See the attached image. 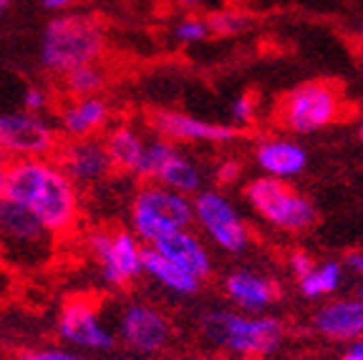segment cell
I'll list each match as a JSON object with an SVG mask.
<instances>
[{
  "label": "cell",
  "mask_w": 363,
  "mask_h": 360,
  "mask_svg": "<svg viewBox=\"0 0 363 360\" xmlns=\"http://www.w3.org/2000/svg\"><path fill=\"white\" fill-rule=\"evenodd\" d=\"M6 197L30 209L58 240L79 230V186L56 157L13 159L6 171Z\"/></svg>",
  "instance_id": "6da1fadb"
},
{
  "label": "cell",
  "mask_w": 363,
  "mask_h": 360,
  "mask_svg": "<svg viewBox=\"0 0 363 360\" xmlns=\"http://www.w3.org/2000/svg\"><path fill=\"white\" fill-rule=\"evenodd\" d=\"M199 325L215 348L242 360H262L283 343V322L265 313L250 315L242 310H204Z\"/></svg>",
  "instance_id": "7a4b0ae2"
},
{
  "label": "cell",
  "mask_w": 363,
  "mask_h": 360,
  "mask_svg": "<svg viewBox=\"0 0 363 360\" xmlns=\"http://www.w3.org/2000/svg\"><path fill=\"white\" fill-rule=\"evenodd\" d=\"M58 237L30 209L0 197V259L21 270H38L56 254Z\"/></svg>",
  "instance_id": "3957f363"
},
{
  "label": "cell",
  "mask_w": 363,
  "mask_h": 360,
  "mask_svg": "<svg viewBox=\"0 0 363 360\" xmlns=\"http://www.w3.org/2000/svg\"><path fill=\"white\" fill-rule=\"evenodd\" d=\"M104 28L96 18L61 16L48 23L40 43V63L51 74L66 76L79 66L96 63L104 53Z\"/></svg>",
  "instance_id": "277c9868"
},
{
  "label": "cell",
  "mask_w": 363,
  "mask_h": 360,
  "mask_svg": "<svg viewBox=\"0 0 363 360\" xmlns=\"http://www.w3.org/2000/svg\"><path fill=\"white\" fill-rule=\"evenodd\" d=\"M194 225V199L157 181H144L131 199V227L144 244Z\"/></svg>",
  "instance_id": "5b68a950"
},
{
  "label": "cell",
  "mask_w": 363,
  "mask_h": 360,
  "mask_svg": "<svg viewBox=\"0 0 363 360\" xmlns=\"http://www.w3.org/2000/svg\"><path fill=\"white\" fill-rule=\"evenodd\" d=\"M343 94L328 81H306L283 96L275 108V124L288 134H318L343 116Z\"/></svg>",
  "instance_id": "8992f818"
},
{
  "label": "cell",
  "mask_w": 363,
  "mask_h": 360,
  "mask_svg": "<svg viewBox=\"0 0 363 360\" xmlns=\"http://www.w3.org/2000/svg\"><path fill=\"white\" fill-rule=\"evenodd\" d=\"M245 199L267 225L280 232L301 235L318 225V209L306 194L295 191L285 179L257 176L245 184Z\"/></svg>",
  "instance_id": "52a82bcc"
},
{
  "label": "cell",
  "mask_w": 363,
  "mask_h": 360,
  "mask_svg": "<svg viewBox=\"0 0 363 360\" xmlns=\"http://www.w3.org/2000/svg\"><path fill=\"white\" fill-rule=\"evenodd\" d=\"M86 247L96 259L104 280L111 287H126L144 275V249L147 244L129 230L101 227L86 235Z\"/></svg>",
  "instance_id": "ba28073f"
},
{
  "label": "cell",
  "mask_w": 363,
  "mask_h": 360,
  "mask_svg": "<svg viewBox=\"0 0 363 360\" xmlns=\"http://www.w3.org/2000/svg\"><path fill=\"white\" fill-rule=\"evenodd\" d=\"M194 222L212 242L227 254H240L250 247V227L240 217L235 204L220 191H199L194 194Z\"/></svg>",
  "instance_id": "9c48e42d"
},
{
  "label": "cell",
  "mask_w": 363,
  "mask_h": 360,
  "mask_svg": "<svg viewBox=\"0 0 363 360\" xmlns=\"http://www.w3.org/2000/svg\"><path fill=\"white\" fill-rule=\"evenodd\" d=\"M0 149L8 159L53 157L58 149V136L53 126L38 113H3L0 116Z\"/></svg>",
  "instance_id": "30bf717a"
},
{
  "label": "cell",
  "mask_w": 363,
  "mask_h": 360,
  "mask_svg": "<svg viewBox=\"0 0 363 360\" xmlns=\"http://www.w3.org/2000/svg\"><path fill=\"white\" fill-rule=\"evenodd\" d=\"M56 330L61 340L89 350H108L116 340L99 315V303L86 295H74L61 305Z\"/></svg>",
  "instance_id": "8fae6325"
},
{
  "label": "cell",
  "mask_w": 363,
  "mask_h": 360,
  "mask_svg": "<svg viewBox=\"0 0 363 360\" xmlns=\"http://www.w3.org/2000/svg\"><path fill=\"white\" fill-rule=\"evenodd\" d=\"M53 157L61 164V169L76 181V186L96 184V181L106 179L113 171L106 144L99 141L96 136H91V139L63 141V144H58Z\"/></svg>",
  "instance_id": "7c38bea8"
},
{
  "label": "cell",
  "mask_w": 363,
  "mask_h": 360,
  "mask_svg": "<svg viewBox=\"0 0 363 360\" xmlns=\"http://www.w3.org/2000/svg\"><path fill=\"white\" fill-rule=\"evenodd\" d=\"M119 335L131 350L144 355H154L167 348L172 335V325L162 310L152 308L147 303H131L121 313Z\"/></svg>",
  "instance_id": "4fadbf2b"
},
{
  "label": "cell",
  "mask_w": 363,
  "mask_h": 360,
  "mask_svg": "<svg viewBox=\"0 0 363 360\" xmlns=\"http://www.w3.org/2000/svg\"><path fill=\"white\" fill-rule=\"evenodd\" d=\"M149 126L162 139L169 141H204V144H227L240 136L238 126L212 124L204 118L189 116L179 111H154L149 116Z\"/></svg>",
  "instance_id": "5bb4252c"
},
{
  "label": "cell",
  "mask_w": 363,
  "mask_h": 360,
  "mask_svg": "<svg viewBox=\"0 0 363 360\" xmlns=\"http://www.w3.org/2000/svg\"><path fill=\"white\" fill-rule=\"evenodd\" d=\"M222 287H225L227 300L238 310H242V313H250V315H262L283 295L280 293V285L272 277H265L252 270L230 272L225 277V282H222Z\"/></svg>",
  "instance_id": "9a60e30c"
},
{
  "label": "cell",
  "mask_w": 363,
  "mask_h": 360,
  "mask_svg": "<svg viewBox=\"0 0 363 360\" xmlns=\"http://www.w3.org/2000/svg\"><path fill=\"white\" fill-rule=\"evenodd\" d=\"M252 159L260 167L262 174L275 179H295L308 167V152L283 136H262L252 147Z\"/></svg>",
  "instance_id": "2e32d148"
},
{
  "label": "cell",
  "mask_w": 363,
  "mask_h": 360,
  "mask_svg": "<svg viewBox=\"0 0 363 360\" xmlns=\"http://www.w3.org/2000/svg\"><path fill=\"white\" fill-rule=\"evenodd\" d=\"M313 325L323 338L333 343H356L363 338V300L358 298H343L323 305L315 310Z\"/></svg>",
  "instance_id": "e0dca14e"
},
{
  "label": "cell",
  "mask_w": 363,
  "mask_h": 360,
  "mask_svg": "<svg viewBox=\"0 0 363 360\" xmlns=\"http://www.w3.org/2000/svg\"><path fill=\"white\" fill-rule=\"evenodd\" d=\"M149 247L159 249V252L169 257L172 262H177L179 267H184L187 272H192L199 280H207L212 275V257L207 252V247L202 244L197 235L192 230H177L172 235L162 237L159 242L149 244Z\"/></svg>",
  "instance_id": "ac0fdd59"
},
{
  "label": "cell",
  "mask_w": 363,
  "mask_h": 360,
  "mask_svg": "<svg viewBox=\"0 0 363 360\" xmlns=\"http://www.w3.org/2000/svg\"><path fill=\"white\" fill-rule=\"evenodd\" d=\"M108 116L111 111L101 96L71 99L61 111V131L66 139H91L106 129Z\"/></svg>",
  "instance_id": "d6986e66"
},
{
  "label": "cell",
  "mask_w": 363,
  "mask_h": 360,
  "mask_svg": "<svg viewBox=\"0 0 363 360\" xmlns=\"http://www.w3.org/2000/svg\"><path fill=\"white\" fill-rule=\"evenodd\" d=\"M104 144H106V152L111 157L113 171L139 176V169H142L144 154H147V144H149L139 131L131 129V126H116V129H111L106 134Z\"/></svg>",
  "instance_id": "ffe728a7"
},
{
  "label": "cell",
  "mask_w": 363,
  "mask_h": 360,
  "mask_svg": "<svg viewBox=\"0 0 363 360\" xmlns=\"http://www.w3.org/2000/svg\"><path fill=\"white\" fill-rule=\"evenodd\" d=\"M144 275L157 280L164 290H169L174 295H194L202 287L199 277H194L192 272H187L177 262H172L169 257H164L159 249L149 247V244L144 249Z\"/></svg>",
  "instance_id": "44dd1931"
},
{
  "label": "cell",
  "mask_w": 363,
  "mask_h": 360,
  "mask_svg": "<svg viewBox=\"0 0 363 360\" xmlns=\"http://www.w3.org/2000/svg\"><path fill=\"white\" fill-rule=\"evenodd\" d=\"M152 181L164 184V186H169V189L182 191V194H189V197H192V194H199L202 174H199V169L194 167L192 159H187L184 154L177 152V149H172Z\"/></svg>",
  "instance_id": "7402d4cb"
},
{
  "label": "cell",
  "mask_w": 363,
  "mask_h": 360,
  "mask_svg": "<svg viewBox=\"0 0 363 360\" xmlns=\"http://www.w3.org/2000/svg\"><path fill=\"white\" fill-rule=\"evenodd\" d=\"M343 262H335V259H325V262H318L306 277L298 280V290L306 295L308 300H320L333 295L335 290L343 282Z\"/></svg>",
  "instance_id": "603a6c76"
},
{
  "label": "cell",
  "mask_w": 363,
  "mask_h": 360,
  "mask_svg": "<svg viewBox=\"0 0 363 360\" xmlns=\"http://www.w3.org/2000/svg\"><path fill=\"white\" fill-rule=\"evenodd\" d=\"M104 84H106V76H104L101 68H96L94 63L79 66L63 76V86H66V94L71 96V99L99 96V91L104 89Z\"/></svg>",
  "instance_id": "cb8c5ba5"
},
{
  "label": "cell",
  "mask_w": 363,
  "mask_h": 360,
  "mask_svg": "<svg viewBox=\"0 0 363 360\" xmlns=\"http://www.w3.org/2000/svg\"><path fill=\"white\" fill-rule=\"evenodd\" d=\"M207 26H210V33H240L250 26V18L240 13H215L207 18Z\"/></svg>",
  "instance_id": "d4e9b609"
},
{
  "label": "cell",
  "mask_w": 363,
  "mask_h": 360,
  "mask_svg": "<svg viewBox=\"0 0 363 360\" xmlns=\"http://www.w3.org/2000/svg\"><path fill=\"white\" fill-rule=\"evenodd\" d=\"M174 35L182 43H199L210 35V26H207V21H199V18H187L177 26Z\"/></svg>",
  "instance_id": "484cf974"
},
{
  "label": "cell",
  "mask_w": 363,
  "mask_h": 360,
  "mask_svg": "<svg viewBox=\"0 0 363 360\" xmlns=\"http://www.w3.org/2000/svg\"><path fill=\"white\" fill-rule=\"evenodd\" d=\"M255 111H257L255 99H252V96H240V99L233 101V108H230V113H233V124L250 126L252 121H255Z\"/></svg>",
  "instance_id": "4316f807"
},
{
  "label": "cell",
  "mask_w": 363,
  "mask_h": 360,
  "mask_svg": "<svg viewBox=\"0 0 363 360\" xmlns=\"http://www.w3.org/2000/svg\"><path fill=\"white\" fill-rule=\"evenodd\" d=\"M315 265H318V262L313 259L311 252H306V249H293V252H290V257H288V267H290V272L295 275V280L306 277Z\"/></svg>",
  "instance_id": "83f0119b"
},
{
  "label": "cell",
  "mask_w": 363,
  "mask_h": 360,
  "mask_svg": "<svg viewBox=\"0 0 363 360\" xmlns=\"http://www.w3.org/2000/svg\"><path fill=\"white\" fill-rule=\"evenodd\" d=\"M240 174H242V167H240V162H235V159H225L215 171L217 184H225V186L235 184V181L240 179Z\"/></svg>",
  "instance_id": "f1b7e54d"
},
{
  "label": "cell",
  "mask_w": 363,
  "mask_h": 360,
  "mask_svg": "<svg viewBox=\"0 0 363 360\" xmlns=\"http://www.w3.org/2000/svg\"><path fill=\"white\" fill-rule=\"evenodd\" d=\"M26 360H89L84 355L68 353V350H33V353H26Z\"/></svg>",
  "instance_id": "f546056e"
},
{
  "label": "cell",
  "mask_w": 363,
  "mask_h": 360,
  "mask_svg": "<svg viewBox=\"0 0 363 360\" xmlns=\"http://www.w3.org/2000/svg\"><path fill=\"white\" fill-rule=\"evenodd\" d=\"M23 103H26V111L30 113H40L45 111V106H48V96H45L43 89H28L26 91V99H23Z\"/></svg>",
  "instance_id": "4dcf8cb0"
},
{
  "label": "cell",
  "mask_w": 363,
  "mask_h": 360,
  "mask_svg": "<svg viewBox=\"0 0 363 360\" xmlns=\"http://www.w3.org/2000/svg\"><path fill=\"white\" fill-rule=\"evenodd\" d=\"M343 267L353 275L363 277V249H351V252L343 257Z\"/></svg>",
  "instance_id": "1f68e13d"
},
{
  "label": "cell",
  "mask_w": 363,
  "mask_h": 360,
  "mask_svg": "<svg viewBox=\"0 0 363 360\" xmlns=\"http://www.w3.org/2000/svg\"><path fill=\"white\" fill-rule=\"evenodd\" d=\"M340 360H363V345L361 343H353L351 348L343 353V358Z\"/></svg>",
  "instance_id": "d6a6232c"
},
{
  "label": "cell",
  "mask_w": 363,
  "mask_h": 360,
  "mask_svg": "<svg viewBox=\"0 0 363 360\" xmlns=\"http://www.w3.org/2000/svg\"><path fill=\"white\" fill-rule=\"evenodd\" d=\"M43 6L48 11H63V8L71 6V0H43Z\"/></svg>",
  "instance_id": "836d02e7"
},
{
  "label": "cell",
  "mask_w": 363,
  "mask_h": 360,
  "mask_svg": "<svg viewBox=\"0 0 363 360\" xmlns=\"http://www.w3.org/2000/svg\"><path fill=\"white\" fill-rule=\"evenodd\" d=\"M8 164H11V159H8V154L3 152V149H0V174L8 171Z\"/></svg>",
  "instance_id": "e575fe53"
},
{
  "label": "cell",
  "mask_w": 363,
  "mask_h": 360,
  "mask_svg": "<svg viewBox=\"0 0 363 360\" xmlns=\"http://www.w3.org/2000/svg\"><path fill=\"white\" fill-rule=\"evenodd\" d=\"M8 3H11V0H0V13L6 11V8H8Z\"/></svg>",
  "instance_id": "d590c367"
},
{
  "label": "cell",
  "mask_w": 363,
  "mask_h": 360,
  "mask_svg": "<svg viewBox=\"0 0 363 360\" xmlns=\"http://www.w3.org/2000/svg\"><path fill=\"white\" fill-rule=\"evenodd\" d=\"M182 3H184V6H197L199 0H182Z\"/></svg>",
  "instance_id": "8d00e7d4"
},
{
  "label": "cell",
  "mask_w": 363,
  "mask_h": 360,
  "mask_svg": "<svg viewBox=\"0 0 363 360\" xmlns=\"http://www.w3.org/2000/svg\"><path fill=\"white\" fill-rule=\"evenodd\" d=\"M356 295H358V298L363 300V282H361V285H358V293H356Z\"/></svg>",
  "instance_id": "74e56055"
},
{
  "label": "cell",
  "mask_w": 363,
  "mask_h": 360,
  "mask_svg": "<svg viewBox=\"0 0 363 360\" xmlns=\"http://www.w3.org/2000/svg\"><path fill=\"white\" fill-rule=\"evenodd\" d=\"M361 141H363V126H361Z\"/></svg>",
  "instance_id": "f35d334b"
},
{
  "label": "cell",
  "mask_w": 363,
  "mask_h": 360,
  "mask_svg": "<svg viewBox=\"0 0 363 360\" xmlns=\"http://www.w3.org/2000/svg\"><path fill=\"white\" fill-rule=\"evenodd\" d=\"M356 343H361V345H363V338H361V340H356Z\"/></svg>",
  "instance_id": "ab89813d"
}]
</instances>
